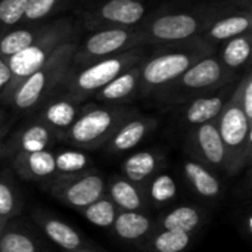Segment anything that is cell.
Returning a JSON list of instances; mask_svg holds the SVG:
<instances>
[{"label":"cell","mask_w":252,"mask_h":252,"mask_svg":"<svg viewBox=\"0 0 252 252\" xmlns=\"http://www.w3.org/2000/svg\"><path fill=\"white\" fill-rule=\"evenodd\" d=\"M216 126L226 149L224 171L236 176L251 162L252 123L245 117L235 96L224 105Z\"/></svg>","instance_id":"obj_1"},{"label":"cell","mask_w":252,"mask_h":252,"mask_svg":"<svg viewBox=\"0 0 252 252\" xmlns=\"http://www.w3.org/2000/svg\"><path fill=\"white\" fill-rule=\"evenodd\" d=\"M133 114L126 108H93L77 117L63 139L78 149H97Z\"/></svg>","instance_id":"obj_2"},{"label":"cell","mask_w":252,"mask_h":252,"mask_svg":"<svg viewBox=\"0 0 252 252\" xmlns=\"http://www.w3.org/2000/svg\"><path fill=\"white\" fill-rule=\"evenodd\" d=\"M44 189L55 199L74 210H83L105 196L106 180L90 168L77 174H56L44 182Z\"/></svg>","instance_id":"obj_3"},{"label":"cell","mask_w":252,"mask_h":252,"mask_svg":"<svg viewBox=\"0 0 252 252\" xmlns=\"http://www.w3.org/2000/svg\"><path fill=\"white\" fill-rule=\"evenodd\" d=\"M63 61H66V47L59 49L53 59H47L44 66L25 80H22L7 96L18 109H30L35 106L44 96L47 89L53 86L61 74Z\"/></svg>","instance_id":"obj_4"},{"label":"cell","mask_w":252,"mask_h":252,"mask_svg":"<svg viewBox=\"0 0 252 252\" xmlns=\"http://www.w3.org/2000/svg\"><path fill=\"white\" fill-rule=\"evenodd\" d=\"M188 145L192 149V158L201 161L210 168L224 170L226 149L214 121L196 126L189 134Z\"/></svg>","instance_id":"obj_5"},{"label":"cell","mask_w":252,"mask_h":252,"mask_svg":"<svg viewBox=\"0 0 252 252\" xmlns=\"http://www.w3.org/2000/svg\"><path fill=\"white\" fill-rule=\"evenodd\" d=\"M131 59L133 58H130V55H124V56L105 59L102 62H97L86 68L72 80L71 83L72 93L84 96L96 90H100L108 83H111L117 75H120Z\"/></svg>","instance_id":"obj_6"},{"label":"cell","mask_w":252,"mask_h":252,"mask_svg":"<svg viewBox=\"0 0 252 252\" xmlns=\"http://www.w3.org/2000/svg\"><path fill=\"white\" fill-rule=\"evenodd\" d=\"M190 66V56L186 53H168L149 61L142 69L145 87H158L179 78Z\"/></svg>","instance_id":"obj_7"},{"label":"cell","mask_w":252,"mask_h":252,"mask_svg":"<svg viewBox=\"0 0 252 252\" xmlns=\"http://www.w3.org/2000/svg\"><path fill=\"white\" fill-rule=\"evenodd\" d=\"M52 37L47 38L44 37L41 43L38 44H32L28 49L10 56L9 61V68L12 72V81L4 93V96L7 97L10 94V92L27 77H30L31 74H34L35 71L41 69L44 66V63L47 62V50H52Z\"/></svg>","instance_id":"obj_8"},{"label":"cell","mask_w":252,"mask_h":252,"mask_svg":"<svg viewBox=\"0 0 252 252\" xmlns=\"http://www.w3.org/2000/svg\"><path fill=\"white\" fill-rule=\"evenodd\" d=\"M157 121L146 117H128L109 137L106 149L112 154H124L139 146L155 128Z\"/></svg>","instance_id":"obj_9"},{"label":"cell","mask_w":252,"mask_h":252,"mask_svg":"<svg viewBox=\"0 0 252 252\" xmlns=\"http://www.w3.org/2000/svg\"><path fill=\"white\" fill-rule=\"evenodd\" d=\"M32 220L40 227V230L44 233V236L52 244L59 247L62 251H75V250L89 244L78 233V230H75L72 226H69L63 220H59V219H56V217L44 213V211L35 210L32 213Z\"/></svg>","instance_id":"obj_10"},{"label":"cell","mask_w":252,"mask_h":252,"mask_svg":"<svg viewBox=\"0 0 252 252\" xmlns=\"http://www.w3.org/2000/svg\"><path fill=\"white\" fill-rule=\"evenodd\" d=\"M12 167L15 173L30 182H46L56 176L55 152L50 149L38 152H24L13 155Z\"/></svg>","instance_id":"obj_11"},{"label":"cell","mask_w":252,"mask_h":252,"mask_svg":"<svg viewBox=\"0 0 252 252\" xmlns=\"http://www.w3.org/2000/svg\"><path fill=\"white\" fill-rule=\"evenodd\" d=\"M155 229L157 221L142 211H118L111 227L120 241L137 245L145 242Z\"/></svg>","instance_id":"obj_12"},{"label":"cell","mask_w":252,"mask_h":252,"mask_svg":"<svg viewBox=\"0 0 252 252\" xmlns=\"http://www.w3.org/2000/svg\"><path fill=\"white\" fill-rule=\"evenodd\" d=\"M165 158L158 151H139L128 155L121 164V176L136 183L140 188L162 170Z\"/></svg>","instance_id":"obj_13"},{"label":"cell","mask_w":252,"mask_h":252,"mask_svg":"<svg viewBox=\"0 0 252 252\" xmlns=\"http://www.w3.org/2000/svg\"><path fill=\"white\" fill-rule=\"evenodd\" d=\"M105 195L114 202L118 211H142L148 208L143 188L130 182L121 174L112 176L106 182Z\"/></svg>","instance_id":"obj_14"},{"label":"cell","mask_w":252,"mask_h":252,"mask_svg":"<svg viewBox=\"0 0 252 252\" xmlns=\"http://www.w3.org/2000/svg\"><path fill=\"white\" fill-rule=\"evenodd\" d=\"M183 174L189 186L205 199H217L221 196L223 186L213 168L207 167L195 158H188L183 162Z\"/></svg>","instance_id":"obj_15"},{"label":"cell","mask_w":252,"mask_h":252,"mask_svg":"<svg viewBox=\"0 0 252 252\" xmlns=\"http://www.w3.org/2000/svg\"><path fill=\"white\" fill-rule=\"evenodd\" d=\"M205 214L201 208L189 204H182L165 213L158 221L157 229L179 230L193 235L204 223Z\"/></svg>","instance_id":"obj_16"},{"label":"cell","mask_w":252,"mask_h":252,"mask_svg":"<svg viewBox=\"0 0 252 252\" xmlns=\"http://www.w3.org/2000/svg\"><path fill=\"white\" fill-rule=\"evenodd\" d=\"M151 30L154 37L159 40H183L195 34L198 21L186 13L164 15L154 21Z\"/></svg>","instance_id":"obj_17"},{"label":"cell","mask_w":252,"mask_h":252,"mask_svg":"<svg viewBox=\"0 0 252 252\" xmlns=\"http://www.w3.org/2000/svg\"><path fill=\"white\" fill-rule=\"evenodd\" d=\"M180 84L190 90H202L220 83L223 77L221 65L216 59H204L193 66H189L182 75Z\"/></svg>","instance_id":"obj_18"},{"label":"cell","mask_w":252,"mask_h":252,"mask_svg":"<svg viewBox=\"0 0 252 252\" xmlns=\"http://www.w3.org/2000/svg\"><path fill=\"white\" fill-rule=\"evenodd\" d=\"M52 137L53 131L43 123L27 126L10 142V154L16 155L24 152H38L49 149Z\"/></svg>","instance_id":"obj_19"},{"label":"cell","mask_w":252,"mask_h":252,"mask_svg":"<svg viewBox=\"0 0 252 252\" xmlns=\"http://www.w3.org/2000/svg\"><path fill=\"white\" fill-rule=\"evenodd\" d=\"M193 235L179 230L155 229L151 236L140 244L146 252H185L192 244Z\"/></svg>","instance_id":"obj_20"},{"label":"cell","mask_w":252,"mask_h":252,"mask_svg":"<svg viewBox=\"0 0 252 252\" xmlns=\"http://www.w3.org/2000/svg\"><path fill=\"white\" fill-rule=\"evenodd\" d=\"M148 207L159 208L173 202L177 198L179 186L176 179L167 171H158L143 188Z\"/></svg>","instance_id":"obj_21"},{"label":"cell","mask_w":252,"mask_h":252,"mask_svg":"<svg viewBox=\"0 0 252 252\" xmlns=\"http://www.w3.org/2000/svg\"><path fill=\"white\" fill-rule=\"evenodd\" d=\"M131 35L133 34L127 30L99 31L86 41L84 49L90 56H106L123 49L130 41Z\"/></svg>","instance_id":"obj_22"},{"label":"cell","mask_w":252,"mask_h":252,"mask_svg":"<svg viewBox=\"0 0 252 252\" xmlns=\"http://www.w3.org/2000/svg\"><path fill=\"white\" fill-rule=\"evenodd\" d=\"M78 108L72 100L68 99H59L50 102L44 112H43V120L52 131L62 133V136L69 130V127L74 124V121L78 117Z\"/></svg>","instance_id":"obj_23"},{"label":"cell","mask_w":252,"mask_h":252,"mask_svg":"<svg viewBox=\"0 0 252 252\" xmlns=\"http://www.w3.org/2000/svg\"><path fill=\"white\" fill-rule=\"evenodd\" d=\"M100 15L109 22L131 25L142 19L145 6L137 0H109L102 6Z\"/></svg>","instance_id":"obj_24"},{"label":"cell","mask_w":252,"mask_h":252,"mask_svg":"<svg viewBox=\"0 0 252 252\" xmlns=\"http://www.w3.org/2000/svg\"><path fill=\"white\" fill-rule=\"evenodd\" d=\"M226 102L223 96L213 97H199L190 102V105L185 111V120L188 124L196 127L205 123H213L219 118L223 111Z\"/></svg>","instance_id":"obj_25"},{"label":"cell","mask_w":252,"mask_h":252,"mask_svg":"<svg viewBox=\"0 0 252 252\" xmlns=\"http://www.w3.org/2000/svg\"><path fill=\"white\" fill-rule=\"evenodd\" d=\"M0 252H46L27 230L6 226L0 235Z\"/></svg>","instance_id":"obj_26"},{"label":"cell","mask_w":252,"mask_h":252,"mask_svg":"<svg viewBox=\"0 0 252 252\" xmlns=\"http://www.w3.org/2000/svg\"><path fill=\"white\" fill-rule=\"evenodd\" d=\"M137 83H139V71L136 68L127 72H121L111 83H108L105 87L100 89L99 97L108 102L124 100L133 94V92L137 87Z\"/></svg>","instance_id":"obj_27"},{"label":"cell","mask_w":252,"mask_h":252,"mask_svg":"<svg viewBox=\"0 0 252 252\" xmlns=\"http://www.w3.org/2000/svg\"><path fill=\"white\" fill-rule=\"evenodd\" d=\"M80 214L93 226L100 229H111L115 217L118 214V208L114 205V202L105 195L99 198L97 201L92 202L90 205L80 210Z\"/></svg>","instance_id":"obj_28"},{"label":"cell","mask_w":252,"mask_h":252,"mask_svg":"<svg viewBox=\"0 0 252 252\" xmlns=\"http://www.w3.org/2000/svg\"><path fill=\"white\" fill-rule=\"evenodd\" d=\"M56 174H77L92 167V158L81 149H63L55 154Z\"/></svg>","instance_id":"obj_29"},{"label":"cell","mask_w":252,"mask_h":252,"mask_svg":"<svg viewBox=\"0 0 252 252\" xmlns=\"http://www.w3.org/2000/svg\"><path fill=\"white\" fill-rule=\"evenodd\" d=\"M21 196L9 174H0V217L9 221L21 211Z\"/></svg>","instance_id":"obj_30"},{"label":"cell","mask_w":252,"mask_h":252,"mask_svg":"<svg viewBox=\"0 0 252 252\" xmlns=\"http://www.w3.org/2000/svg\"><path fill=\"white\" fill-rule=\"evenodd\" d=\"M35 41L34 32L30 30H16L9 34H6L0 40V53L4 56H13L30 46H32Z\"/></svg>","instance_id":"obj_31"},{"label":"cell","mask_w":252,"mask_h":252,"mask_svg":"<svg viewBox=\"0 0 252 252\" xmlns=\"http://www.w3.org/2000/svg\"><path fill=\"white\" fill-rule=\"evenodd\" d=\"M250 19L247 16H230L219 21L211 28V35L217 40L232 38L238 34H244L250 30Z\"/></svg>","instance_id":"obj_32"},{"label":"cell","mask_w":252,"mask_h":252,"mask_svg":"<svg viewBox=\"0 0 252 252\" xmlns=\"http://www.w3.org/2000/svg\"><path fill=\"white\" fill-rule=\"evenodd\" d=\"M250 53H251L250 41L245 37H236L232 41H229V44L226 46L223 52V59L226 65H229L230 68H238L248 61Z\"/></svg>","instance_id":"obj_33"},{"label":"cell","mask_w":252,"mask_h":252,"mask_svg":"<svg viewBox=\"0 0 252 252\" xmlns=\"http://www.w3.org/2000/svg\"><path fill=\"white\" fill-rule=\"evenodd\" d=\"M28 0H1L0 1V22L13 25L21 21L25 13Z\"/></svg>","instance_id":"obj_34"},{"label":"cell","mask_w":252,"mask_h":252,"mask_svg":"<svg viewBox=\"0 0 252 252\" xmlns=\"http://www.w3.org/2000/svg\"><path fill=\"white\" fill-rule=\"evenodd\" d=\"M56 0H28L24 16L30 21L40 19L53 9Z\"/></svg>","instance_id":"obj_35"},{"label":"cell","mask_w":252,"mask_h":252,"mask_svg":"<svg viewBox=\"0 0 252 252\" xmlns=\"http://www.w3.org/2000/svg\"><path fill=\"white\" fill-rule=\"evenodd\" d=\"M239 103V106L242 108L245 117L252 123V80L251 77L247 78V81L244 83V86H241L238 89V92L233 94Z\"/></svg>","instance_id":"obj_36"},{"label":"cell","mask_w":252,"mask_h":252,"mask_svg":"<svg viewBox=\"0 0 252 252\" xmlns=\"http://www.w3.org/2000/svg\"><path fill=\"white\" fill-rule=\"evenodd\" d=\"M12 81V72H10V68L9 65L0 58V93H6L9 84Z\"/></svg>","instance_id":"obj_37"},{"label":"cell","mask_w":252,"mask_h":252,"mask_svg":"<svg viewBox=\"0 0 252 252\" xmlns=\"http://www.w3.org/2000/svg\"><path fill=\"white\" fill-rule=\"evenodd\" d=\"M244 230H245V233H247L248 236H251L252 235V214L250 211H248L247 216H245V227H244Z\"/></svg>","instance_id":"obj_38"},{"label":"cell","mask_w":252,"mask_h":252,"mask_svg":"<svg viewBox=\"0 0 252 252\" xmlns=\"http://www.w3.org/2000/svg\"><path fill=\"white\" fill-rule=\"evenodd\" d=\"M71 252H103V251H100V250L94 248L93 245L87 244V245H84V247H81V248H78V250H75V251H71Z\"/></svg>","instance_id":"obj_39"},{"label":"cell","mask_w":252,"mask_h":252,"mask_svg":"<svg viewBox=\"0 0 252 252\" xmlns=\"http://www.w3.org/2000/svg\"><path fill=\"white\" fill-rule=\"evenodd\" d=\"M6 226H7V221H6L4 219H1V217H0V235H1V232L4 230V227H6Z\"/></svg>","instance_id":"obj_40"},{"label":"cell","mask_w":252,"mask_h":252,"mask_svg":"<svg viewBox=\"0 0 252 252\" xmlns=\"http://www.w3.org/2000/svg\"><path fill=\"white\" fill-rule=\"evenodd\" d=\"M3 154V145H1V136H0V155Z\"/></svg>","instance_id":"obj_41"}]
</instances>
